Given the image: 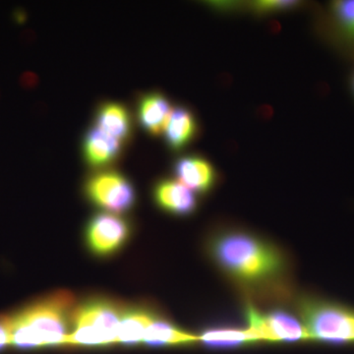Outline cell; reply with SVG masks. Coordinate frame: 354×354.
<instances>
[{
    "label": "cell",
    "mask_w": 354,
    "mask_h": 354,
    "mask_svg": "<svg viewBox=\"0 0 354 354\" xmlns=\"http://www.w3.org/2000/svg\"><path fill=\"white\" fill-rule=\"evenodd\" d=\"M292 304L310 341L354 342V310L308 293L297 295Z\"/></svg>",
    "instance_id": "obj_3"
},
{
    "label": "cell",
    "mask_w": 354,
    "mask_h": 354,
    "mask_svg": "<svg viewBox=\"0 0 354 354\" xmlns=\"http://www.w3.org/2000/svg\"><path fill=\"white\" fill-rule=\"evenodd\" d=\"M153 197L160 209L174 216L192 215L197 209L195 193L176 180L165 179L156 185Z\"/></svg>",
    "instance_id": "obj_9"
},
{
    "label": "cell",
    "mask_w": 354,
    "mask_h": 354,
    "mask_svg": "<svg viewBox=\"0 0 354 354\" xmlns=\"http://www.w3.org/2000/svg\"><path fill=\"white\" fill-rule=\"evenodd\" d=\"M10 346L8 316H0V351Z\"/></svg>",
    "instance_id": "obj_19"
},
{
    "label": "cell",
    "mask_w": 354,
    "mask_h": 354,
    "mask_svg": "<svg viewBox=\"0 0 354 354\" xmlns=\"http://www.w3.org/2000/svg\"><path fill=\"white\" fill-rule=\"evenodd\" d=\"M197 342L198 335L184 332L162 316L147 330L143 339V344L150 346H186Z\"/></svg>",
    "instance_id": "obj_14"
},
{
    "label": "cell",
    "mask_w": 354,
    "mask_h": 354,
    "mask_svg": "<svg viewBox=\"0 0 354 354\" xmlns=\"http://www.w3.org/2000/svg\"><path fill=\"white\" fill-rule=\"evenodd\" d=\"M86 191L95 204L114 213L131 209L136 197L132 184L116 172H102L93 176L87 183Z\"/></svg>",
    "instance_id": "obj_6"
},
{
    "label": "cell",
    "mask_w": 354,
    "mask_h": 354,
    "mask_svg": "<svg viewBox=\"0 0 354 354\" xmlns=\"http://www.w3.org/2000/svg\"><path fill=\"white\" fill-rule=\"evenodd\" d=\"M120 151V141L109 136L99 128L88 132L85 140V153L88 164L101 167L118 157Z\"/></svg>",
    "instance_id": "obj_15"
},
{
    "label": "cell",
    "mask_w": 354,
    "mask_h": 354,
    "mask_svg": "<svg viewBox=\"0 0 354 354\" xmlns=\"http://www.w3.org/2000/svg\"><path fill=\"white\" fill-rule=\"evenodd\" d=\"M160 317L150 307L125 310L118 330V344L134 346L143 342L147 330Z\"/></svg>",
    "instance_id": "obj_10"
},
{
    "label": "cell",
    "mask_w": 354,
    "mask_h": 354,
    "mask_svg": "<svg viewBox=\"0 0 354 354\" xmlns=\"http://www.w3.org/2000/svg\"><path fill=\"white\" fill-rule=\"evenodd\" d=\"M246 328L257 342H298L310 341L299 318L285 307H272L263 312L259 307L244 302Z\"/></svg>",
    "instance_id": "obj_5"
},
{
    "label": "cell",
    "mask_w": 354,
    "mask_h": 354,
    "mask_svg": "<svg viewBox=\"0 0 354 354\" xmlns=\"http://www.w3.org/2000/svg\"><path fill=\"white\" fill-rule=\"evenodd\" d=\"M198 339L199 342L211 348H234L257 342L247 328L232 326L207 328L198 335Z\"/></svg>",
    "instance_id": "obj_13"
},
{
    "label": "cell",
    "mask_w": 354,
    "mask_h": 354,
    "mask_svg": "<svg viewBox=\"0 0 354 354\" xmlns=\"http://www.w3.org/2000/svg\"><path fill=\"white\" fill-rule=\"evenodd\" d=\"M97 128L118 141L127 138L130 132V118L127 109L120 104H109L100 111Z\"/></svg>",
    "instance_id": "obj_16"
},
{
    "label": "cell",
    "mask_w": 354,
    "mask_h": 354,
    "mask_svg": "<svg viewBox=\"0 0 354 354\" xmlns=\"http://www.w3.org/2000/svg\"><path fill=\"white\" fill-rule=\"evenodd\" d=\"M353 92H354V74L353 77Z\"/></svg>",
    "instance_id": "obj_20"
},
{
    "label": "cell",
    "mask_w": 354,
    "mask_h": 354,
    "mask_svg": "<svg viewBox=\"0 0 354 354\" xmlns=\"http://www.w3.org/2000/svg\"><path fill=\"white\" fill-rule=\"evenodd\" d=\"M298 6L299 2L292 1V0H261V1L252 2L250 6L254 12L270 14L290 10Z\"/></svg>",
    "instance_id": "obj_18"
},
{
    "label": "cell",
    "mask_w": 354,
    "mask_h": 354,
    "mask_svg": "<svg viewBox=\"0 0 354 354\" xmlns=\"http://www.w3.org/2000/svg\"><path fill=\"white\" fill-rule=\"evenodd\" d=\"M174 174L177 181L199 194L211 192L218 181L213 165L198 156L179 158L174 165Z\"/></svg>",
    "instance_id": "obj_8"
},
{
    "label": "cell",
    "mask_w": 354,
    "mask_h": 354,
    "mask_svg": "<svg viewBox=\"0 0 354 354\" xmlns=\"http://www.w3.org/2000/svg\"><path fill=\"white\" fill-rule=\"evenodd\" d=\"M198 127L194 114L179 106L172 109L165 128V141L172 150H180L196 136Z\"/></svg>",
    "instance_id": "obj_11"
},
{
    "label": "cell",
    "mask_w": 354,
    "mask_h": 354,
    "mask_svg": "<svg viewBox=\"0 0 354 354\" xmlns=\"http://www.w3.org/2000/svg\"><path fill=\"white\" fill-rule=\"evenodd\" d=\"M209 259L244 302L283 307L297 297L290 256L274 242L236 227H221L206 243Z\"/></svg>",
    "instance_id": "obj_1"
},
{
    "label": "cell",
    "mask_w": 354,
    "mask_h": 354,
    "mask_svg": "<svg viewBox=\"0 0 354 354\" xmlns=\"http://www.w3.org/2000/svg\"><path fill=\"white\" fill-rule=\"evenodd\" d=\"M171 111V104L164 95L153 93L140 102V122L151 135L158 136L165 131Z\"/></svg>",
    "instance_id": "obj_12"
},
{
    "label": "cell",
    "mask_w": 354,
    "mask_h": 354,
    "mask_svg": "<svg viewBox=\"0 0 354 354\" xmlns=\"http://www.w3.org/2000/svg\"><path fill=\"white\" fill-rule=\"evenodd\" d=\"M123 305L111 299H92L79 305L72 313L73 330L65 346H104L118 344Z\"/></svg>",
    "instance_id": "obj_4"
},
{
    "label": "cell",
    "mask_w": 354,
    "mask_h": 354,
    "mask_svg": "<svg viewBox=\"0 0 354 354\" xmlns=\"http://www.w3.org/2000/svg\"><path fill=\"white\" fill-rule=\"evenodd\" d=\"M330 16L337 38L354 48V0L332 2Z\"/></svg>",
    "instance_id": "obj_17"
},
{
    "label": "cell",
    "mask_w": 354,
    "mask_h": 354,
    "mask_svg": "<svg viewBox=\"0 0 354 354\" xmlns=\"http://www.w3.org/2000/svg\"><path fill=\"white\" fill-rule=\"evenodd\" d=\"M129 235V225L123 218L102 214L88 223L86 239L88 248L95 255L109 256L120 250Z\"/></svg>",
    "instance_id": "obj_7"
},
{
    "label": "cell",
    "mask_w": 354,
    "mask_h": 354,
    "mask_svg": "<svg viewBox=\"0 0 354 354\" xmlns=\"http://www.w3.org/2000/svg\"><path fill=\"white\" fill-rule=\"evenodd\" d=\"M75 297L68 290H57L26 305L8 316L10 346L31 351L65 346Z\"/></svg>",
    "instance_id": "obj_2"
}]
</instances>
